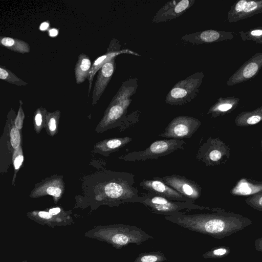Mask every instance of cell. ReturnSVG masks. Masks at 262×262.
<instances>
[{
    "mask_svg": "<svg viewBox=\"0 0 262 262\" xmlns=\"http://www.w3.org/2000/svg\"><path fill=\"white\" fill-rule=\"evenodd\" d=\"M165 219L188 230L221 239L244 229L251 221L238 214L217 212L187 214L179 212Z\"/></svg>",
    "mask_w": 262,
    "mask_h": 262,
    "instance_id": "1",
    "label": "cell"
},
{
    "mask_svg": "<svg viewBox=\"0 0 262 262\" xmlns=\"http://www.w3.org/2000/svg\"><path fill=\"white\" fill-rule=\"evenodd\" d=\"M138 86V79L130 78L124 81L113 97L106 109L102 122L104 126L120 121L126 114L133 96Z\"/></svg>",
    "mask_w": 262,
    "mask_h": 262,
    "instance_id": "2",
    "label": "cell"
},
{
    "mask_svg": "<svg viewBox=\"0 0 262 262\" xmlns=\"http://www.w3.org/2000/svg\"><path fill=\"white\" fill-rule=\"evenodd\" d=\"M101 232L103 238L117 249L129 244L140 245L149 239L154 238L141 229L128 225L109 226L103 229Z\"/></svg>",
    "mask_w": 262,
    "mask_h": 262,
    "instance_id": "3",
    "label": "cell"
},
{
    "mask_svg": "<svg viewBox=\"0 0 262 262\" xmlns=\"http://www.w3.org/2000/svg\"><path fill=\"white\" fill-rule=\"evenodd\" d=\"M204 75L203 72H198L177 82L167 94L165 102L171 105L190 102L197 96Z\"/></svg>",
    "mask_w": 262,
    "mask_h": 262,
    "instance_id": "4",
    "label": "cell"
},
{
    "mask_svg": "<svg viewBox=\"0 0 262 262\" xmlns=\"http://www.w3.org/2000/svg\"><path fill=\"white\" fill-rule=\"evenodd\" d=\"M186 144L183 139H164L156 140L146 149L140 151L130 152L120 157L127 162L143 161L156 159L174 152L183 149Z\"/></svg>",
    "mask_w": 262,
    "mask_h": 262,
    "instance_id": "5",
    "label": "cell"
},
{
    "mask_svg": "<svg viewBox=\"0 0 262 262\" xmlns=\"http://www.w3.org/2000/svg\"><path fill=\"white\" fill-rule=\"evenodd\" d=\"M141 196V204L147 207L152 212L165 216L173 214L184 209L203 210L208 208L194 203L172 201L149 192Z\"/></svg>",
    "mask_w": 262,
    "mask_h": 262,
    "instance_id": "6",
    "label": "cell"
},
{
    "mask_svg": "<svg viewBox=\"0 0 262 262\" xmlns=\"http://www.w3.org/2000/svg\"><path fill=\"white\" fill-rule=\"evenodd\" d=\"M201 125L198 119L191 116H179L174 118L159 136L175 139L190 138Z\"/></svg>",
    "mask_w": 262,
    "mask_h": 262,
    "instance_id": "7",
    "label": "cell"
},
{
    "mask_svg": "<svg viewBox=\"0 0 262 262\" xmlns=\"http://www.w3.org/2000/svg\"><path fill=\"white\" fill-rule=\"evenodd\" d=\"M159 179L192 203L201 195L200 186L195 182L184 176L173 174L159 177Z\"/></svg>",
    "mask_w": 262,
    "mask_h": 262,
    "instance_id": "8",
    "label": "cell"
},
{
    "mask_svg": "<svg viewBox=\"0 0 262 262\" xmlns=\"http://www.w3.org/2000/svg\"><path fill=\"white\" fill-rule=\"evenodd\" d=\"M262 68V52H258L246 61L227 80V86H233L255 77Z\"/></svg>",
    "mask_w": 262,
    "mask_h": 262,
    "instance_id": "9",
    "label": "cell"
},
{
    "mask_svg": "<svg viewBox=\"0 0 262 262\" xmlns=\"http://www.w3.org/2000/svg\"><path fill=\"white\" fill-rule=\"evenodd\" d=\"M122 54H129L136 56H140L138 53L127 49H121V45L117 39H113L107 48L106 52L99 56L93 62L89 73L88 79L89 81L88 96H89L94 76L100 69L112 58L116 57Z\"/></svg>",
    "mask_w": 262,
    "mask_h": 262,
    "instance_id": "10",
    "label": "cell"
},
{
    "mask_svg": "<svg viewBox=\"0 0 262 262\" xmlns=\"http://www.w3.org/2000/svg\"><path fill=\"white\" fill-rule=\"evenodd\" d=\"M262 13V0H239L228 12L229 23L237 22Z\"/></svg>",
    "mask_w": 262,
    "mask_h": 262,
    "instance_id": "11",
    "label": "cell"
},
{
    "mask_svg": "<svg viewBox=\"0 0 262 262\" xmlns=\"http://www.w3.org/2000/svg\"><path fill=\"white\" fill-rule=\"evenodd\" d=\"M195 2V0L168 2L158 10L153 17L152 22L159 23L175 19L184 13Z\"/></svg>",
    "mask_w": 262,
    "mask_h": 262,
    "instance_id": "12",
    "label": "cell"
},
{
    "mask_svg": "<svg viewBox=\"0 0 262 262\" xmlns=\"http://www.w3.org/2000/svg\"><path fill=\"white\" fill-rule=\"evenodd\" d=\"M140 186L149 192L162 196L172 201L191 202L173 188L166 184L159 179V177L143 180L140 183Z\"/></svg>",
    "mask_w": 262,
    "mask_h": 262,
    "instance_id": "13",
    "label": "cell"
},
{
    "mask_svg": "<svg viewBox=\"0 0 262 262\" xmlns=\"http://www.w3.org/2000/svg\"><path fill=\"white\" fill-rule=\"evenodd\" d=\"M234 38L232 32L216 30H206L187 34L181 39L192 45H201L231 40Z\"/></svg>",
    "mask_w": 262,
    "mask_h": 262,
    "instance_id": "14",
    "label": "cell"
},
{
    "mask_svg": "<svg viewBox=\"0 0 262 262\" xmlns=\"http://www.w3.org/2000/svg\"><path fill=\"white\" fill-rule=\"evenodd\" d=\"M116 57L104 64L98 71L92 92L93 104L99 100L113 75L116 68Z\"/></svg>",
    "mask_w": 262,
    "mask_h": 262,
    "instance_id": "15",
    "label": "cell"
},
{
    "mask_svg": "<svg viewBox=\"0 0 262 262\" xmlns=\"http://www.w3.org/2000/svg\"><path fill=\"white\" fill-rule=\"evenodd\" d=\"M92 65L91 59L86 54L81 53L78 55V60L74 68L77 84L83 83L88 78Z\"/></svg>",
    "mask_w": 262,
    "mask_h": 262,
    "instance_id": "16",
    "label": "cell"
},
{
    "mask_svg": "<svg viewBox=\"0 0 262 262\" xmlns=\"http://www.w3.org/2000/svg\"><path fill=\"white\" fill-rule=\"evenodd\" d=\"M239 99L234 96L220 97L216 102L209 110L207 114L213 116L226 113L234 109L238 104Z\"/></svg>",
    "mask_w": 262,
    "mask_h": 262,
    "instance_id": "17",
    "label": "cell"
},
{
    "mask_svg": "<svg viewBox=\"0 0 262 262\" xmlns=\"http://www.w3.org/2000/svg\"><path fill=\"white\" fill-rule=\"evenodd\" d=\"M0 43L2 46L18 53H28L30 51V45L21 39L10 37L1 36Z\"/></svg>",
    "mask_w": 262,
    "mask_h": 262,
    "instance_id": "18",
    "label": "cell"
},
{
    "mask_svg": "<svg viewBox=\"0 0 262 262\" xmlns=\"http://www.w3.org/2000/svg\"><path fill=\"white\" fill-rule=\"evenodd\" d=\"M132 138L129 137L109 139L103 144V149L105 152H111L120 149L130 143Z\"/></svg>",
    "mask_w": 262,
    "mask_h": 262,
    "instance_id": "19",
    "label": "cell"
},
{
    "mask_svg": "<svg viewBox=\"0 0 262 262\" xmlns=\"http://www.w3.org/2000/svg\"><path fill=\"white\" fill-rule=\"evenodd\" d=\"M0 79L17 86H26L28 84V83L2 65L0 66Z\"/></svg>",
    "mask_w": 262,
    "mask_h": 262,
    "instance_id": "20",
    "label": "cell"
},
{
    "mask_svg": "<svg viewBox=\"0 0 262 262\" xmlns=\"http://www.w3.org/2000/svg\"><path fill=\"white\" fill-rule=\"evenodd\" d=\"M238 33L243 41L250 40L262 44V27L252 28L246 32L239 31Z\"/></svg>",
    "mask_w": 262,
    "mask_h": 262,
    "instance_id": "21",
    "label": "cell"
},
{
    "mask_svg": "<svg viewBox=\"0 0 262 262\" xmlns=\"http://www.w3.org/2000/svg\"><path fill=\"white\" fill-rule=\"evenodd\" d=\"M166 257L160 251L140 253L134 262H162L167 260Z\"/></svg>",
    "mask_w": 262,
    "mask_h": 262,
    "instance_id": "22",
    "label": "cell"
},
{
    "mask_svg": "<svg viewBox=\"0 0 262 262\" xmlns=\"http://www.w3.org/2000/svg\"><path fill=\"white\" fill-rule=\"evenodd\" d=\"M231 252L230 247L226 246H221L214 247L205 253L203 257L205 258H221L225 257Z\"/></svg>",
    "mask_w": 262,
    "mask_h": 262,
    "instance_id": "23",
    "label": "cell"
},
{
    "mask_svg": "<svg viewBox=\"0 0 262 262\" xmlns=\"http://www.w3.org/2000/svg\"><path fill=\"white\" fill-rule=\"evenodd\" d=\"M20 137L18 129L13 127L10 132V142L14 149L18 148L20 144Z\"/></svg>",
    "mask_w": 262,
    "mask_h": 262,
    "instance_id": "24",
    "label": "cell"
},
{
    "mask_svg": "<svg viewBox=\"0 0 262 262\" xmlns=\"http://www.w3.org/2000/svg\"><path fill=\"white\" fill-rule=\"evenodd\" d=\"M23 102L21 100H19V107L17 115L15 121V126L18 129L21 128L23 123V121L25 118L24 113L22 108Z\"/></svg>",
    "mask_w": 262,
    "mask_h": 262,
    "instance_id": "25",
    "label": "cell"
},
{
    "mask_svg": "<svg viewBox=\"0 0 262 262\" xmlns=\"http://www.w3.org/2000/svg\"><path fill=\"white\" fill-rule=\"evenodd\" d=\"M248 115L246 122L249 125L255 124L262 119V117L252 114L251 112H249Z\"/></svg>",
    "mask_w": 262,
    "mask_h": 262,
    "instance_id": "26",
    "label": "cell"
},
{
    "mask_svg": "<svg viewBox=\"0 0 262 262\" xmlns=\"http://www.w3.org/2000/svg\"><path fill=\"white\" fill-rule=\"evenodd\" d=\"M46 192L48 194L57 198L60 195L61 190L59 187L50 186L47 188Z\"/></svg>",
    "mask_w": 262,
    "mask_h": 262,
    "instance_id": "27",
    "label": "cell"
},
{
    "mask_svg": "<svg viewBox=\"0 0 262 262\" xmlns=\"http://www.w3.org/2000/svg\"><path fill=\"white\" fill-rule=\"evenodd\" d=\"M58 112H56L54 114H52L50 116V118L49 120V127L51 131H54L56 128V122L55 117L57 115Z\"/></svg>",
    "mask_w": 262,
    "mask_h": 262,
    "instance_id": "28",
    "label": "cell"
},
{
    "mask_svg": "<svg viewBox=\"0 0 262 262\" xmlns=\"http://www.w3.org/2000/svg\"><path fill=\"white\" fill-rule=\"evenodd\" d=\"M43 111L42 108H39L36 112L34 119L37 126H40L41 124Z\"/></svg>",
    "mask_w": 262,
    "mask_h": 262,
    "instance_id": "29",
    "label": "cell"
},
{
    "mask_svg": "<svg viewBox=\"0 0 262 262\" xmlns=\"http://www.w3.org/2000/svg\"><path fill=\"white\" fill-rule=\"evenodd\" d=\"M24 160V157L22 155L17 156L14 160V165L15 169H18L21 165Z\"/></svg>",
    "mask_w": 262,
    "mask_h": 262,
    "instance_id": "30",
    "label": "cell"
},
{
    "mask_svg": "<svg viewBox=\"0 0 262 262\" xmlns=\"http://www.w3.org/2000/svg\"><path fill=\"white\" fill-rule=\"evenodd\" d=\"M254 246L256 251L262 252V237L257 238L255 240Z\"/></svg>",
    "mask_w": 262,
    "mask_h": 262,
    "instance_id": "31",
    "label": "cell"
},
{
    "mask_svg": "<svg viewBox=\"0 0 262 262\" xmlns=\"http://www.w3.org/2000/svg\"><path fill=\"white\" fill-rule=\"evenodd\" d=\"M50 23L46 21L41 23L39 27V30L41 31H48L50 29Z\"/></svg>",
    "mask_w": 262,
    "mask_h": 262,
    "instance_id": "32",
    "label": "cell"
},
{
    "mask_svg": "<svg viewBox=\"0 0 262 262\" xmlns=\"http://www.w3.org/2000/svg\"><path fill=\"white\" fill-rule=\"evenodd\" d=\"M58 30L56 28H50L48 30V35L51 37H54L58 35Z\"/></svg>",
    "mask_w": 262,
    "mask_h": 262,
    "instance_id": "33",
    "label": "cell"
},
{
    "mask_svg": "<svg viewBox=\"0 0 262 262\" xmlns=\"http://www.w3.org/2000/svg\"><path fill=\"white\" fill-rule=\"evenodd\" d=\"M38 215L43 219H49L52 217V215L49 212L40 211L38 212Z\"/></svg>",
    "mask_w": 262,
    "mask_h": 262,
    "instance_id": "34",
    "label": "cell"
},
{
    "mask_svg": "<svg viewBox=\"0 0 262 262\" xmlns=\"http://www.w3.org/2000/svg\"><path fill=\"white\" fill-rule=\"evenodd\" d=\"M60 211V209L58 207L51 208L49 210L50 214L53 215H56L58 214Z\"/></svg>",
    "mask_w": 262,
    "mask_h": 262,
    "instance_id": "35",
    "label": "cell"
},
{
    "mask_svg": "<svg viewBox=\"0 0 262 262\" xmlns=\"http://www.w3.org/2000/svg\"><path fill=\"white\" fill-rule=\"evenodd\" d=\"M257 203L259 206L262 208V196L259 199Z\"/></svg>",
    "mask_w": 262,
    "mask_h": 262,
    "instance_id": "36",
    "label": "cell"
}]
</instances>
